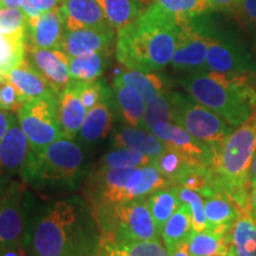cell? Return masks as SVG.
<instances>
[{"instance_id": "1", "label": "cell", "mask_w": 256, "mask_h": 256, "mask_svg": "<svg viewBox=\"0 0 256 256\" xmlns=\"http://www.w3.org/2000/svg\"><path fill=\"white\" fill-rule=\"evenodd\" d=\"M25 244L34 256H96L100 235L89 204L78 196L49 204L28 226Z\"/></svg>"}, {"instance_id": "2", "label": "cell", "mask_w": 256, "mask_h": 256, "mask_svg": "<svg viewBox=\"0 0 256 256\" xmlns=\"http://www.w3.org/2000/svg\"><path fill=\"white\" fill-rule=\"evenodd\" d=\"M178 34V17L152 2L136 22L118 31L116 58L127 69L159 72L171 63Z\"/></svg>"}, {"instance_id": "3", "label": "cell", "mask_w": 256, "mask_h": 256, "mask_svg": "<svg viewBox=\"0 0 256 256\" xmlns=\"http://www.w3.org/2000/svg\"><path fill=\"white\" fill-rule=\"evenodd\" d=\"M254 76H226L212 72L186 74L179 80L188 95L222 116L232 127L241 126L254 114Z\"/></svg>"}, {"instance_id": "4", "label": "cell", "mask_w": 256, "mask_h": 256, "mask_svg": "<svg viewBox=\"0 0 256 256\" xmlns=\"http://www.w3.org/2000/svg\"><path fill=\"white\" fill-rule=\"evenodd\" d=\"M256 153V113L214 147L211 174L216 196H226L247 210L249 171Z\"/></svg>"}, {"instance_id": "5", "label": "cell", "mask_w": 256, "mask_h": 256, "mask_svg": "<svg viewBox=\"0 0 256 256\" xmlns=\"http://www.w3.org/2000/svg\"><path fill=\"white\" fill-rule=\"evenodd\" d=\"M100 242H140L159 240L160 232L146 198L90 208Z\"/></svg>"}, {"instance_id": "6", "label": "cell", "mask_w": 256, "mask_h": 256, "mask_svg": "<svg viewBox=\"0 0 256 256\" xmlns=\"http://www.w3.org/2000/svg\"><path fill=\"white\" fill-rule=\"evenodd\" d=\"M84 156L78 144L60 138L40 151L28 148L22 170L25 183L37 186L74 184L80 177Z\"/></svg>"}, {"instance_id": "7", "label": "cell", "mask_w": 256, "mask_h": 256, "mask_svg": "<svg viewBox=\"0 0 256 256\" xmlns=\"http://www.w3.org/2000/svg\"><path fill=\"white\" fill-rule=\"evenodd\" d=\"M172 122L183 127L192 136L216 147L234 132V127L222 116L194 101L190 95L170 92Z\"/></svg>"}, {"instance_id": "8", "label": "cell", "mask_w": 256, "mask_h": 256, "mask_svg": "<svg viewBox=\"0 0 256 256\" xmlns=\"http://www.w3.org/2000/svg\"><path fill=\"white\" fill-rule=\"evenodd\" d=\"M18 122L30 150L40 151L60 138H66L57 113V95L24 102L17 110Z\"/></svg>"}, {"instance_id": "9", "label": "cell", "mask_w": 256, "mask_h": 256, "mask_svg": "<svg viewBox=\"0 0 256 256\" xmlns=\"http://www.w3.org/2000/svg\"><path fill=\"white\" fill-rule=\"evenodd\" d=\"M206 72L226 76H256V63L248 48L235 34L216 30L208 48Z\"/></svg>"}, {"instance_id": "10", "label": "cell", "mask_w": 256, "mask_h": 256, "mask_svg": "<svg viewBox=\"0 0 256 256\" xmlns=\"http://www.w3.org/2000/svg\"><path fill=\"white\" fill-rule=\"evenodd\" d=\"M25 191L20 184H11L0 197V246L23 243L26 238Z\"/></svg>"}, {"instance_id": "11", "label": "cell", "mask_w": 256, "mask_h": 256, "mask_svg": "<svg viewBox=\"0 0 256 256\" xmlns=\"http://www.w3.org/2000/svg\"><path fill=\"white\" fill-rule=\"evenodd\" d=\"M150 132L164 142L170 148H174L190 158L203 162L211 170L214 147L192 136L183 127L174 122H160L154 124Z\"/></svg>"}, {"instance_id": "12", "label": "cell", "mask_w": 256, "mask_h": 256, "mask_svg": "<svg viewBox=\"0 0 256 256\" xmlns=\"http://www.w3.org/2000/svg\"><path fill=\"white\" fill-rule=\"evenodd\" d=\"M28 60L50 83L57 94L72 82L70 57L62 49H40L26 44Z\"/></svg>"}, {"instance_id": "13", "label": "cell", "mask_w": 256, "mask_h": 256, "mask_svg": "<svg viewBox=\"0 0 256 256\" xmlns=\"http://www.w3.org/2000/svg\"><path fill=\"white\" fill-rule=\"evenodd\" d=\"M112 26L84 28L78 30H64L60 49L69 57L88 55L108 49L114 40Z\"/></svg>"}, {"instance_id": "14", "label": "cell", "mask_w": 256, "mask_h": 256, "mask_svg": "<svg viewBox=\"0 0 256 256\" xmlns=\"http://www.w3.org/2000/svg\"><path fill=\"white\" fill-rule=\"evenodd\" d=\"M64 28L58 6L42 12L34 18H28L26 44L40 49H60Z\"/></svg>"}, {"instance_id": "15", "label": "cell", "mask_w": 256, "mask_h": 256, "mask_svg": "<svg viewBox=\"0 0 256 256\" xmlns=\"http://www.w3.org/2000/svg\"><path fill=\"white\" fill-rule=\"evenodd\" d=\"M58 11L66 30L110 26L98 0H63Z\"/></svg>"}, {"instance_id": "16", "label": "cell", "mask_w": 256, "mask_h": 256, "mask_svg": "<svg viewBox=\"0 0 256 256\" xmlns=\"http://www.w3.org/2000/svg\"><path fill=\"white\" fill-rule=\"evenodd\" d=\"M57 113L64 136L72 140L78 136L88 110L70 82L62 92L57 94Z\"/></svg>"}, {"instance_id": "17", "label": "cell", "mask_w": 256, "mask_h": 256, "mask_svg": "<svg viewBox=\"0 0 256 256\" xmlns=\"http://www.w3.org/2000/svg\"><path fill=\"white\" fill-rule=\"evenodd\" d=\"M6 75L26 101L57 95L50 83L28 60H24L22 64H19Z\"/></svg>"}, {"instance_id": "18", "label": "cell", "mask_w": 256, "mask_h": 256, "mask_svg": "<svg viewBox=\"0 0 256 256\" xmlns=\"http://www.w3.org/2000/svg\"><path fill=\"white\" fill-rule=\"evenodd\" d=\"M114 98L98 102L88 110L78 136L84 144H92L102 139L110 132L114 121Z\"/></svg>"}, {"instance_id": "19", "label": "cell", "mask_w": 256, "mask_h": 256, "mask_svg": "<svg viewBox=\"0 0 256 256\" xmlns=\"http://www.w3.org/2000/svg\"><path fill=\"white\" fill-rule=\"evenodd\" d=\"M113 144L115 148L128 147L136 150L153 160L162 156L166 150L165 142L154 134L142 128L138 130L136 127H124L118 130L115 133Z\"/></svg>"}, {"instance_id": "20", "label": "cell", "mask_w": 256, "mask_h": 256, "mask_svg": "<svg viewBox=\"0 0 256 256\" xmlns=\"http://www.w3.org/2000/svg\"><path fill=\"white\" fill-rule=\"evenodd\" d=\"M206 217V229L218 232H230L241 210L232 200L226 196L206 197L204 200Z\"/></svg>"}, {"instance_id": "21", "label": "cell", "mask_w": 256, "mask_h": 256, "mask_svg": "<svg viewBox=\"0 0 256 256\" xmlns=\"http://www.w3.org/2000/svg\"><path fill=\"white\" fill-rule=\"evenodd\" d=\"M104 10L108 24L114 30L119 31L145 12L148 0H98Z\"/></svg>"}, {"instance_id": "22", "label": "cell", "mask_w": 256, "mask_h": 256, "mask_svg": "<svg viewBox=\"0 0 256 256\" xmlns=\"http://www.w3.org/2000/svg\"><path fill=\"white\" fill-rule=\"evenodd\" d=\"M113 92L119 112L124 120L132 127L142 126L146 110V101L134 88L116 80L113 81Z\"/></svg>"}, {"instance_id": "23", "label": "cell", "mask_w": 256, "mask_h": 256, "mask_svg": "<svg viewBox=\"0 0 256 256\" xmlns=\"http://www.w3.org/2000/svg\"><path fill=\"white\" fill-rule=\"evenodd\" d=\"M191 256H222L232 248L230 232H218L206 229L194 232L188 241Z\"/></svg>"}, {"instance_id": "24", "label": "cell", "mask_w": 256, "mask_h": 256, "mask_svg": "<svg viewBox=\"0 0 256 256\" xmlns=\"http://www.w3.org/2000/svg\"><path fill=\"white\" fill-rule=\"evenodd\" d=\"M192 234H194V228H192L190 208L186 204L180 203L174 215L166 222L160 236L168 252H171L177 246L188 242Z\"/></svg>"}, {"instance_id": "25", "label": "cell", "mask_w": 256, "mask_h": 256, "mask_svg": "<svg viewBox=\"0 0 256 256\" xmlns=\"http://www.w3.org/2000/svg\"><path fill=\"white\" fill-rule=\"evenodd\" d=\"M114 80L139 92L145 98L146 104L154 100L160 94L168 90L164 80L156 75L154 72L128 69L118 74Z\"/></svg>"}, {"instance_id": "26", "label": "cell", "mask_w": 256, "mask_h": 256, "mask_svg": "<svg viewBox=\"0 0 256 256\" xmlns=\"http://www.w3.org/2000/svg\"><path fill=\"white\" fill-rule=\"evenodd\" d=\"M96 256H170L159 240L140 242H100Z\"/></svg>"}, {"instance_id": "27", "label": "cell", "mask_w": 256, "mask_h": 256, "mask_svg": "<svg viewBox=\"0 0 256 256\" xmlns=\"http://www.w3.org/2000/svg\"><path fill=\"white\" fill-rule=\"evenodd\" d=\"M236 256H252L256 252V220L252 211L243 210L230 230Z\"/></svg>"}, {"instance_id": "28", "label": "cell", "mask_w": 256, "mask_h": 256, "mask_svg": "<svg viewBox=\"0 0 256 256\" xmlns=\"http://www.w3.org/2000/svg\"><path fill=\"white\" fill-rule=\"evenodd\" d=\"M150 212L154 220L156 229L162 234V230L170 217L174 215L177 208L180 206L177 190L174 186L159 188L146 198Z\"/></svg>"}, {"instance_id": "29", "label": "cell", "mask_w": 256, "mask_h": 256, "mask_svg": "<svg viewBox=\"0 0 256 256\" xmlns=\"http://www.w3.org/2000/svg\"><path fill=\"white\" fill-rule=\"evenodd\" d=\"M107 49L88 54V55L70 57L69 72L72 80L76 81H95L104 74L107 66Z\"/></svg>"}, {"instance_id": "30", "label": "cell", "mask_w": 256, "mask_h": 256, "mask_svg": "<svg viewBox=\"0 0 256 256\" xmlns=\"http://www.w3.org/2000/svg\"><path fill=\"white\" fill-rule=\"evenodd\" d=\"M194 164L204 165L203 162H198V160L194 158H190V156L176 151L174 148H170L168 146H166L165 152L153 162V165L159 170L160 174L168 179L170 185H174L179 176L183 174L184 170Z\"/></svg>"}, {"instance_id": "31", "label": "cell", "mask_w": 256, "mask_h": 256, "mask_svg": "<svg viewBox=\"0 0 256 256\" xmlns=\"http://www.w3.org/2000/svg\"><path fill=\"white\" fill-rule=\"evenodd\" d=\"M26 56V40L0 32V74H8Z\"/></svg>"}, {"instance_id": "32", "label": "cell", "mask_w": 256, "mask_h": 256, "mask_svg": "<svg viewBox=\"0 0 256 256\" xmlns=\"http://www.w3.org/2000/svg\"><path fill=\"white\" fill-rule=\"evenodd\" d=\"M153 160L136 150L122 147L108 152L100 160L98 168H140L153 164Z\"/></svg>"}, {"instance_id": "33", "label": "cell", "mask_w": 256, "mask_h": 256, "mask_svg": "<svg viewBox=\"0 0 256 256\" xmlns=\"http://www.w3.org/2000/svg\"><path fill=\"white\" fill-rule=\"evenodd\" d=\"M72 83L87 110H90L98 102L114 98V92L112 90L110 87H108L104 80L101 81L95 80V81L89 82L72 80Z\"/></svg>"}, {"instance_id": "34", "label": "cell", "mask_w": 256, "mask_h": 256, "mask_svg": "<svg viewBox=\"0 0 256 256\" xmlns=\"http://www.w3.org/2000/svg\"><path fill=\"white\" fill-rule=\"evenodd\" d=\"M160 122H172V101L168 90L146 104L145 116L140 128L150 130L154 124Z\"/></svg>"}, {"instance_id": "35", "label": "cell", "mask_w": 256, "mask_h": 256, "mask_svg": "<svg viewBox=\"0 0 256 256\" xmlns=\"http://www.w3.org/2000/svg\"><path fill=\"white\" fill-rule=\"evenodd\" d=\"M148 2L151 4L156 2L176 17H196L215 8L209 0H148Z\"/></svg>"}, {"instance_id": "36", "label": "cell", "mask_w": 256, "mask_h": 256, "mask_svg": "<svg viewBox=\"0 0 256 256\" xmlns=\"http://www.w3.org/2000/svg\"><path fill=\"white\" fill-rule=\"evenodd\" d=\"M177 190L180 203L186 204L190 208L192 216V228L194 232H202L206 229V217L204 210V200H202V194L197 191L183 186H174Z\"/></svg>"}, {"instance_id": "37", "label": "cell", "mask_w": 256, "mask_h": 256, "mask_svg": "<svg viewBox=\"0 0 256 256\" xmlns=\"http://www.w3.org/2000/svg\"><path fill=\"white\" fill-rule=\"evenodd\" d=\"M28 17L20 8H0V32L26 40Z\"/></svg>"}, {"instance_id": "38", "label": "cell", "mask_w": 256, "mask_h": 256, "mask_svg": "<svg viewBox=\"0 0 256 256\" xmlns=\"http://www.w3.org/2000/svg\"><path fill=\"white\" fill-rule=\"evenodd\" d=\"M26 102L22 92L5 74H0V110L17 112Z\"/></svg>"}, {"instance_id": "39", "label": "cell", "mask_w": 256, "mask_h": 256, "mask_svg": "<svg viewBox=\"0 0 256 256\" xmlns=\"http://www.w3.org/2000/svg\"><path fill=\"white\" fill-rule=\"evenodd\" d=\"M0 256H34L25 242L17 244L0 246Z\"/></svg>"}, {"instance_id": "40", "label": "cell", "mask_w": 256, "mask_h": 256, "mask_svg": "<svg viewBox=\"0 0 256 256\" xmlns=\"http://www.w3.org/2000/svg\"><path fill=\"white\" fill-rule=\"evenodd\" d=\"M238 8L248 20L256 24V0H238Z\"/></svg>"}, {"instance_id": "41", "label": "cell", "mask_w": 256, "mask_h": 256, "mask_svg": "<svg viewBox=\"0 0 256 256\" xmlns=\"http://www.w3.org/2000/svg\"><path fill=\"white\" fill-rule=\"evenodd\" d=\"M16 119H17V118L14 116V112L0 110V140H2V138L5 136L8 127L11 126V124L14 122Z\"/></svg>"}, {"instance_id": "42", "label": "cell", "mask_w": 256, "mask_h": 256, "mask_svg": "<svg viewBox=\"0 0 256 256\" xmlns=\"http://www.w3.org/2000/svg\"><path fill=\"white\" fill-rule=\"evenodd\" d=\"M22 10L28 18H34L42 14L40 6L37 0H22Z\"/></svg>"}, {"instance_id": "43", "label": "cell", "mask_w": 256, "mask_h": 256, "mask_svg": "<svg viewBox=\"0 0 256 256\" xmlns=\"http://www.w3.org/2000/svg\"><path fill=\"white\" fill-rule=\"evenodd\" d=\"M215 8H224V10H232L238 8V0H209Z\"/></svg>"}, {"instance_id": "44", "label": "cell", "mask_w": 256, "mask_h": 256, "mask_svg": "<svg viewBox=\"0 0 256 256\" xmlns=\"http://www.w3.org/2000/svg\"><path fill=\"white\" fill-rule=\"evenodd\" d=\"M249 188H250L252 192L256 190V153L254 156V159H252L250 171H249Z\"/></svg>"}, {"instance_id": "45", "label": "cell", "mask_w": 256, "mask_h": 256, "mask_svg": "<svg viewBox=\"0 0 256 256\" xmlns=\"http://www.w3.org/2000/svg\"><path fill=\"white\" fill-rule=\"evenodd\" d=\"M170 256H191L190 252H188V242L182 243L176 247L174 250L168 252Z\"/></svg>"}, {"instance_id": "46", "label": "cell", "mask_w": 256, "mask_h": 256, "mask_svg": "<svg viewBox=\"0 0 256 256\" xmlns=\"http://www.w3.org/2000/svg\"><path fill=\"white\" fill-rule=\"evenodd\" d=\"M38 4L40 6L42 12L50 11V10H54L57 8V4L60 2V0H37Z\"/></svg>"}, {"instance_id": "47", "label": "cell", "mask_w": 256, "mask_h": 256, "mask_svg": "<svg viewBox=\"0 0 256 256\" xmlns=\"http://www.w3.org/2000/svg\"><path fill=\"white\" fill-rule=\"evenodd\" d=\"M2 6H6V8H22V0H2Z\"/></svg>"}, {"instance_id": "48", "label": "cell", "mask_w": 256, "mask_h": 256, "mask_svg": "<svg viewBox=\"0 0 256 256\" xmlns=\"http://www.w3.org/2000/svg\"><path fill=\"white\" fill-rule=\"evenodd\" d=\"M250 211L256 220V190L252 192V198H250Z\"/></svg>"}, {"instance_id": "49", "label": "cell", "mask_w": 256, "mask_h": 256, "mask_svg": "<svg viewBox=\"0 0 256 256\" xmlns=\"http://www.w3.org/2000/svg\"><path fill=\"white\" fill-rule=\"evenodd\" d=\"M222 256H236V254H235V250H234V248H232H232H230V250L226 252V255H222Z\"/></svg>"}, {"instance_id": "50", "label": "cell", "mask_w": 256, "mask_h": 256, "mask_svg": "<svg viewBox=\"0 0 256 256\" xmlns=\"http://www.w3.org/2000/svg\"><path fill=\"white\" fill-rule=\"evenodd\" d=\"M0 8H2V0H0Z\"/></svg>"}, {"instance_id": "51", "label": "cell", "mask_w": 256, "mask_h": 256, "mask_svg": "<svg viewBox=\"0 0 256 256\" xmlns=\"http://www.w3.org/2000/svg\"><path fill=\"white\" fill-rule=\"evenodd\" d=\"M252 256H256V252H254V254H252Z\"/></svg>"}, {"instance_id": "52", "label": "cell", "mask_w": 256, "mask_h": 256, "mask_svg": "<svg viewBox=\"0 0 256 256\" xmlns=\"http://www.w3.org/2000/svg\"><path fill=\"white\" fill-rule=\"evenodd\" d=\"M63 2V0H60V2Z\"/></svg>"}]
</instances>
